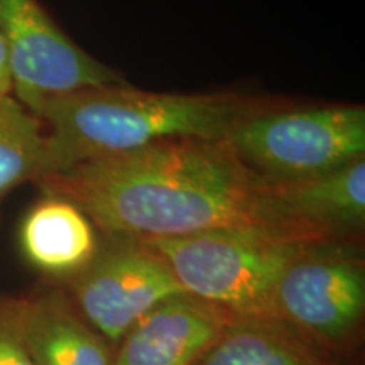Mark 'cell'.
Listing matches in <instances>:
<instances>
[{"mask_svg":"<svg viewBox=\"0 0 365 365\" xmlns=\"http://www.w3.org/2000/svg\"><path fill=\"white\" fill-rule=\"evenodd\" d=\"M38 185L112 237L168 239L261 227L262 182L225 140L175 139L81 163ZM269 230V228H267Z\"/></svg>","mask_w":365,"mask_h":365,"instance_id":"cell-1","label":"cell"},{"mask_svg":"<svg viewBox=\"0 0 365 365\" xmlns=\"http://www.w3.org/2000/svg\"><path fill=\"white\" fill-rule=\"evenodd\" d=\"M266 107L235 93H154L122 85L51 98L36 117L46 130L49 176L166 140H225L242 118Z\"/></svg>","mask_w":365,"mask_h":365,"instance_id":"cell-2","label":"cell"},{"mask_svg":"<svg viewBox=\"0 0 365 365\" xmlns=\"http://www.w3.org/2000/svg\"><path fill=\"white\" fill-rule=\"evenodd\" d=\"M168 264L185 293L234 317L274 318L272 296L284 269L313 244L261 227L139 239Z\"/></svg>","mask_w":365,"mask_h":365,"instance_id":"cell-3","label":"cell"},{"mask_svg":"<svg viewBox=\"0 0 365 365\" xmlns=\"http://www.w3.org/2000/svg\"><path fill=\"white\" fill-rule=\"evenodd\" d=\"M225 143L262 185L308 181L365 156V108L266 107L242 118Z\"/></svg>","mask_w":365,"mask_h":365,"instance_id":"cell-4","label":"cell"},{"mask_svg":"<svg viewBox=\"0 0 365 365\" xmlns=\"http://www.w3.org/2000/svg\"><path fill=\"white\" fill-rule=\"evenodd\" d=\"M365 313L362 255L340 244H313L282 272L272 317L309 345L344 346L357 336Z\"/></svg>","mask_w":365,"mask_h":365,"instance_id":"cell-5","label":"cell"},{"mask_svg":"<svg viewBox=\"0 0 365 365\" xmlns=\"http://www.w3.org/2000/svg\"><path fill=\"white\" fill-rule=\"evenodd\" d=\"M0 38L17 102L36 115L48 100L127 81L59 29L38 0H0Z\"/></svg>","mask_w":365,"mask_h":365,"instance_id":"cell-6","label":"cell"},{"mask_svg":"<svg viewBox=\"0 0 365 365\" xmlns=\"http://www.w3.org/2000/svg\"><path fill=\"white\" fill-rule=\"evenodd\" d=\"M113 239L98 249L83 271L68 279V286L90 327L110 344H118L144 314L185 291L145 242Z\"/></svg>","mask_w":365,"mask_h":365,"instance_id":"cell-7","label":"cell"},{"mask_svg":"<svg viewBox=\"0 0 365 365\" xmlns=\"http://www.w3.org/2000/svg\"><path fill=\"white\" fill-rule=\"evenodd\" d=\"M259 213L269 230L304 244H340L365 225V158L328 175L259 190Z\"/></svg>","mask_w":365,"mask_h":365,"instance_id":"cell-8","label":"cell"},{"mask_svg":"<svg viewBox=\"0 0 365 365\" xmlns=\"http://www.w3.org/2000/svg\"><path fill=\"white\" fill-rule=\"evenodd\" d=\"M234 314L188 293L144 314L118 341L113 365H193L218 340Z\"/></svg>","mask_w":365,"mask_h":365,"instance_id":"cell-9","label":"cell"},{"mask_svg":"<svg viewBox=\"0 0 365 365\" xmlns=\"http://www.w3.org/2000/svg\"><path fill=\"white\" fill-rule=\"evenodd\" d=\"M12 322L33 365H113L110 341L63 294L12 299Z\"/></svg>","mask_w":365,"mask_h":365,"instance_id":"cell-10","label":"cell"},{"mask_svg":"<svg viewBox=\"0 0 365 365\" xmlns=\"http://www.w3.org/2000/svg\"><path fill=\"white\" fill-rule=\"evenodd\" d=\"M19 245L34 269L65 281L83 271L100 249L88 217L61 196L46 193L22 220Z\"/></svg>","mask_w":365,"mask_h":365,"instance_id":"cell-11","label":"cell"},{"mask_svg":"<svg viewBox=\"0 0 365 365\" xmlns=\"http://www.w3.org/2000/svg\"><path fill=\"white\" fill-rule=\"evenodd\" d=\"M193 365H330L276 318L234 317Z\"/></svg>","mask_w":365,"mask_h":365,"instance_id":"cell-12","label":"cell"},{"mask_svg":"<svg viewBox=\"0 0 365 365\" xmlns=\"http://www.w3.org/2000/svg\"><path fill=\"white\" fill-rule=\"evenodd\" d=\"M43 122L16 98L0 100V202L14 188L48 176Z\"/></svg>","mask_w":365,"mask_h":365,"instance_id":"cell-13","label":"cell"},{"mask_svg":"<svg viewBox=\"0 0 365 365\" xmlns=\"http://www.w3.org/2000/svg\"><path fill=\"white\" fill-rule=\"evenodd\" d=\"M0 365H33L12 322V299H0Z\"/></svg>","mask_w":365,"mask_h":365,"instance_id":"cell-14","label":"cell"},{"mask_svg":"<svg viewBox=\"0 0 365 365\" xmlns=\"http://www.w3.org/2000/svg\"><path fill=\"white\" fill-rule=\"evenodd\" d=\"M12 91L11 85V75H9V65H7V53L4 41L0 38V100L9 97Z\"/></svg>","mask_w":365,"mask_h":365,"instance_id":"cell-15","label":"cell"}]
</instances>
